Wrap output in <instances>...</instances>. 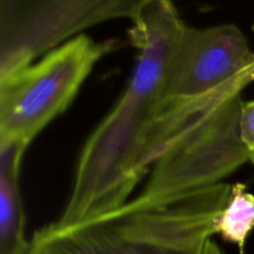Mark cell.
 I'll return each mask as SVG.
<instances>
[{
	"label": "cell",
	"instance_id": "cell-1",
	"mask_svg": "<svg viewBox=\"0 0 254 254\" xmlns=\"http://www.w3.org/2000/svg\"><path fill=\"white\" fill-rule=\"evenodd\" d=\"M185 26L173 0H150L131 20L129 41L136 49L133 74L119 101L84 144L68 202L57 225H77L122 207L148 173L144 143L169 59Z\"/></svg>",
	"mask_w": 254,
	"mask_h": 254
},
{
	"label": "cell",
	"instance_id": "cell-2",
	"mask_svg": "<svg viewBox=\"0 0 254 254\" xmlns=\"http://www.w3.org/2000/svg\"><path fill=\"white\" fill-rule=\"evenodd\" d=\"M225 183L156 202L138 198L72 226L36 231L27 254H202L230 196Z\"/></svg>",
	"mask_w": 254,
	"mask_h": 254
},
{
	"label": "cell",
	"instance_id": "cell-3",
	"mask_svg": "<svg viewBox=\"0 0 254 254\" xmlns=\"http://www.w3.org/2000/svg\"><path fill=\"white\" fill-rule=\"evenodd\" d=\"M111 44L77 35L44 57L0 76V139L30 145L61 116Z\"/></svg>",
	"mask_w": 254,
	"mask_h": 254
},
{
	"label": "cell",
	"instance_id": "cell-4",
	"mask_svg": "<svg viewBox=\"0 0 254 254\" xmlns=\"http://www.w3.org/2000/svg\"><path fill=\"white\" fill-rule=\"evenodd\" d=\"M150 0H0V76L22 68L84 30L133 20Z\"/></svg>",
	"mask_w": 254,
	"mask_h": 254
},
{
	"label": "cell",
	"instance_id": "cell-5",
	"mask_svg": "<svg viewBox=\"0 0 254 254\" xmlns=\"http://www.w3.org/2000/svg\"><path fill=\"white\" fill-rule=\"evenodd\" d=\"M254 81V51L233 24L188 25L166 66L160 101L189 103L243 89Z\"/></svg>",
	"mask_w": 254,
	"mask_h": 254
},
{
	"label": "cell",
	"instance_id": "cell-6",
	"mask_svg": "<svg viewBox=\"0 0 254 254\" xmlns=\"http://www.w3.org/2000/svg\"><path fill=\"white\" fill-rule=\"evenodd\" d=\"M26 144L0 139V254H27L20 168Z\"/></svg>",
	"mask_w": 254,
	"mask_h": 254
},
{
	"label": "cell",
	"instance_id": "cell-7",
	"mask_svg": "<svg viewBox=\"0 0 254 254\" xmlns=\"http://www.w3.org/2000/svg\"><path fill=\"white\" fill-rule=\"evenodd\" d=\"M254 228V195L243 184L231 186L230 196L216 221V233L241 252Z\"/></svg>",
	"mask_w": 254,
	"mask_h": 254
},
{
	"label": "cell",
	"instance_id": "cell-8",
	"mask_svg": "<svg viewBox=\"0 0 254 254\" xmlns=\"http://www.w3.org/2000/svg\"><path fill=\"white\" fill-rule=\"evenodd\" d=\"M241 136L251 156L254 154V99L243 102L241 113Z\"/></svg>",
	"mask_w": 254,
	"mask_h": 254
},
{
	"label": "cell",
	"instance_id": "cell-9",
	"mask_svg": "<svg viewBox=\"0 0 254 254\" xmlns=\"http://www.w3.org/2000/svg\"><path fill=\"white\" fill-rule=\"evenodd\" d=\"M202 254H223V252L220 250V248H218V246L216 245L212 240H211V241H208V243L206 245Z\"/></svg>",
	"mask_w": 254,
	"mask_h": 254
},
{
	"label": "cell",
	"instance_id": "cell-10",
	"mask_svg": "<svg viewBox=\"0 0 254 254\" xmlns=\"http://www.w3.org/2000/svg\"><path fill=\"white\" fill-rule=\"evenodd\" d=\"M250 161H251V163L254 164V154H252V155L250 156Z\"/></svg>",
	"mask_w": 254,
	"mask_h": 254
},
{
	"label": "cell",
	"instance_id": "cell-11",
	"mask_svg": "<svg viewBox=\"0 0 254 254\" xmlns=\"http://www.w3.org/2000/svg\"><path fill=\"white\" fill-rule=\"evenodd\" d=\"M253 29H254V26H253Z\"/></svg>",
	"mask_w": 254,
	"mask_h": 254
}]
</instances>
